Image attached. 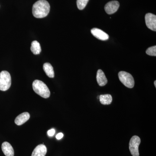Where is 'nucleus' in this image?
<instances>
[{
    "label": "nucleus",
    "mask_w": 156,
    "mask_h": 156,
    "mask_svg": "<svg viewBox=\"0 0 156 156\" xmlns=\"http://www.w3.org/2000/svg\"><path fill=\"white\" fill-rule=\"evenodd\" d=\"M145 20L147 27L151 30H156V16L151 13H147L145 15Z\"/></svg>",
    "instance_id": "423d86ee"
},
{
    "label": "nucleus",
    "mask_w": 156,
    "mask_h": 156,
    "mask_svg": "<svg viewBox=\"0 0 156 156\" xmlns=\"http://www.w3.org/2000/svg\"><path fill=\"white\" fill-rule=\"evenodd\" d=\"M32 86L34 91L41 97L45 98L50 97V89L44 82L39 80H35L34 81Z\"/></svg>",
    "instance_id": "f03ea898"
},
{
    "label": "nucleus",
    "mask_w": 156,
    "mask_h": 156,
    "mask_svg": "<svg viewBox=\"0 0 156 156\" xmlns=\"http://www.w3.org/2000/svg\"><path fill=\"white\" fill-rule=\"evenodd\" d=\"M154 84L155 87V88H156V81H155L154 82Z\"/></svg>",
    "instance_id": "aec40b11"
},
{
    "label": "nucleus",
    "mask_w": 156,
    "mask_h": 156,
    "mask_svg": "<svg viewBox=\"0 0 156 156\" xmlns=\"http://www.w3.org/2000/svg\"><path fill=\"white\" fill-rule=\"evenodd\" d=\"M2 148L3 153L6 156H14V149L9 143H3Z\"/></svg>",
    "instance_id": "f8f14e48"
},
{
    "label": "nucleus",
    "mask_w": 156,
    "mask_h": 156,
    "mask_svg": "<svg viewBox=\"0 0 156 156\" xmlns=\"http://www.w3.org/2000/svg\"><path fill=\"white\" fill-rule=\"evenodd\" d=\"M43 69L46 75L49 77L53 78L54 77V72L52 66L50 63L46 62L43 66Z\"/></svg>",
    "instance_id": "ddd939ff"
},
{
    "label": "nucleus",
    "mask_w": 156,
    "mask_h": 156,
    "mask_svg": "<svg viewBox=\"0 0 156 156\" xmlns=\"http://www.w3.org/2000/svg\"><path fill=\"white\" fill-rule=\"evenodd\" d=\"M55 133V130L54 129H51L49 130L48 132V135L49 136H52L54 135Z\"/></svg>",
    "instance_id": "a211bd4d"
},
{
    "label": "nucleus",
    "mask_w": 156,
    "mask_h": 156,
    "mask_svg": "<svg viewBox=\"0 0 156 156\" xmlns=\"http://www.w3.org/2000/svg\"><path fill=\"white\" fill-rule=\"evenodd\" d=\"M30 118V115L28 112H23L16 117L14 121L15 124L17 126H21L27 122Z\"/></svg>",
    "instance_id": "9b49d317"
},
{
    "label": "nucleus",
    "mask_w": 156,
    "mask_h": 156,
    "mask_svg": "<svg viewBox=\"0 0 156 156\" xmlns=\"http://www.w3.org/2000/svg\"><path fill=\"white\" fill-rule=\"evenodd\" d=\"M89 0H77V6L78 9L80 10H82L85 9Z\"/></svg>",
    "instance_id": "dca6fc26"
},
{
    "label": "nucleus",
    "mask_w": 156,
    "mask_h": 156,
    "mask_svg": "<svg viewBox=\"0 0 156 156\" xmlns=\"http://www.w3.org/2000/svg\"><path fill=\"white\" fill-rule=\"evenodd\" d=\"M63 136V134H62V133H58L57 135H56V139L58 140L61 139V138H62Z\"/></svg>",
    "instance_id": "6ab92c4d"
},
{
    "label": "nucleus",
    "mask_w": 156,
    "mask_h": 156,
    "mask_svg": "<svg viewBox=\"0 0 156 156\" xmlns=\"http://www.w3.org/2000/svg\"><path fill=\"white\" fill-rule=\"evenodd\" d=\"M50 5L46 0H39L34 4L32 13L34 17L42 18L47 17L50 11Z\"/></svg>",
    "instance_id": "f257e3e1"
},
{
    "label": "nucleus",
    "mask_w": 156,
    "mask_h": 156,
    "mask_svg": "<svg viewBox=\"0 0 156 156\" xmlns=\"http://www.w3.org/2000/svg\"><path fill=\"white\" fill-rule=\"evenodd\" d=\"M96 80L98 84L100 87L105 86L108 83L107 79L105 74L101 70L98 69L96 75Z\"/></svg>",
    "instance_id": "9d476101"
},
{
    "label": "nucleus",
    "mask_w": 156,
    "mask_h": 156,
    "mask_svg": "<svg viewBox=\"0 0 156 156\" xmlns=\"http://www.w3.org/2000/svg\"><path fill=\"white\" fill-rule=\"evenodd\" d=\"M140 139L138 136H134L131 137L129 142V150L133 156H139L138 147L140 143Z\"/></svg>",
    "instance_id": "39448f33"
},
{
    "label": "nucleus",
    "mask_w": 156,
    "mask_h": 156,
    "mask_svg": "<svg viewBox=\"0 0 156 156\" xmlns=\"http://www.w3.org/2000/svg\"><path fill=\"white\" fill-rule=\"evenodd\" d=\"M91 31L94 37L101 41H107L109 39L108 35L99 29L94 28L91 30Z\"/></svg>",
    "instance_id": "6e6552de"
},
{
    "label": "nucleus",
    "mask_w": 156,
    "mask_h": 156,
    "mask_svg": "<svg viewBox=\"0 0 156 156\" xmlns=\"http://www.w3.org/2000/svg\"><path fill=\"white\" fill-rule=\"evenodd\" d=\"M147 55L151 56H156V46H153L148 48L146 52Z\"/></svg>",
    "instance_id": "f3484780"
},
{
    "label": "nucleus",
    "mask_w": 156,
    "mask_h": 156,
    "mask_svg": "<svg viewBox=\"0 0 156 156\" xmlns=\"http://www.w3.org/2000/svg\"><path fill=\"white\" fill-rule=\"evenodd\" d=\"M101 103L104 105H108L111 104L112 101V98L110 94L101 95L99 96Z\"/></svg>",
    "instance_id": "4468645a"
},
{
    "label": "nucleus",
    "mask_w": 156,
    "mask_h": 156,
    "mask_svg": "<svg viewBox=\"0 0 156 156\" xmlns=\"http://www.w3.org/2000/svg\"><path fill=\"white\" fill-rule=\"evenodd\" d=\"M30 50L35 55L40 54L41 51V48L40 43L36 41H33L31 43Z\"/></svg>",
    "instance_id": "2eb2a0df"
},
{
    "label": "nucleus",
    "mask_w": 156,
    "mask_h": 156,
    "mask_svg": "<svg viewBox=\"0 0 156 156\" xmlns=\"http://www.w3.org/2000/svg\"><path fill=\"white\" fill-rule=\"evenodd\" d=\"M47 152V148L44 144H40L36 147L31 156H45Z\"/></svg>",
    "instance_id": "1a4fd4ad"
},
{
    "label": "nucleus",
    "mask_w": 156,
    "mask_h": 156,
    "mask_svg": "<svg viewBox=\"0 0 156 156\" xmlns=\"http://www.w3.org/2000/svg\"><path fill=\"white\" fill-rule=\"evenodd\" d=\"M119 6V3L118 1H111L107 3L105 7V10L108 14H113L118 11Z\"/></svg>",
    "instance_id": "0eeeda50"
},
{
    "label": "nucleus",
    "mask_w": 156,
    "mask_h": 156,
    "mask_svg": "<svg viewBox=\"0 0 156 156\" xmlns=\"http://www.w3.org/2000/svg\"><path fill=\"white\" fill-rule=\"evenodd\" d=\"M120 81L123 85L128 88H133L134 86V81L131 74L125 71H121L119 73Z\"/></svg>",
    "instance_id": "20e7f679"
},
{
    "label": "nucleus",
    "mask_w": 156,
    "mask_h": 156,
    "mask_svg": "<svg viewBox=\"0 0 156 156\" xmlns=\"http://www.w3.org/2000/svg\"><path fill=\"white\" fill-rule=\"evenodd\" d=\"M11 79L10 74L6 71L0 73V90L5 91L11 87Z\"/></svg>",
    "instance_id": "7ed1b4c3"
}]
</instances>
